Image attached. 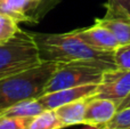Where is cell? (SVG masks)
Listing matches in <instances>:
<instances>
[{"instance_id":"obj_1","label":"cell","mask_w":130,"mask_h":129,"mask_svg":"<svg viewBox=\"0 0 130 129\" xmlns=\"http://www.w3.org/2000/svg\"><path fill=\"white\" fill-rule=\"evenodd\" d=\"M32 33V32H31ZM41 62L57 64H85L103 70L117 69L114 52H103L88 46L69 33H32Z\"/></svg>"},{"instance_id":"obj_2","label":"cell","mask_w":130,"mask_h":129,"mask_svg":"<svg viewBox=\"0 0 130 129\" xmlns=\"http://www.w3.org/2000/svg\"><path fill=\"white\" fill-rule=\"evenodd\" d=\"M58 68L57 63L41 62L33 68L0 79V112L20 102L45 94L48 80Z\"/></svg>"},{"instance_id":"obj_3","label":"cell","mask_w":130,"mask_h":129,"mask_svg":"<svg viewBox=\"0 0 130 129\" xmlns=\"http://www.w3.org/2000/svg\"><path fill=\"white\" fill-rule=\"evenodd\" d=\"M39 50L31 32L22 29L0 43V79L40 64Z\"/></svg>"},{"instance_id":"obj_4","label":"cell","mask_w":130,"mask_h":129,"mask_svg":"<svg viewBox=\"0 0 130 129\" xmlns=\"http://www.w3.org/2000/svg\"><path fill=\"white\" fill-rule=\"evenodd\" d=\"M105 70L85 64H58L45 88L46 93H53L61 89L99 84Z\"/></svg>"},{"instance_id":"obj_5","label":"cell","mask_w":130,"mask_h":129,"mask_svg":"<svg viewBox=\"0 0 130 129\" xmlns=\"http://www.w3.org/2000/svg\"><path fill=\"white\" fill-rule=\"evenodd\" d=\"M130 95V70L113 69L104 72L95 96L111 100L119 106Z\"/></svg>"},{"instance_id":"obj_6","label":"cell","mask_w":130,"mask_h":129,"mask_svg":"<svg viewBox=\"0 0 130 129\" xmlns=\"http://www.w3.org/2000/svg\"><path fill=\"white\" fill-rule=\"evenodd\" d=\"M99 84H89L83 86L61 89L53 93H46L38 97V101L45 110H55L64 104L81 100H87L95 96Z\"/></svg>"},{"instance_id":"obj_7","label":"cell","mask_w":130,"mask_h":129,"mask_svg":"<svg viewBox=\"0 0 130 129\" xmlns=\"http://www.w3.org/2000/svg\"><path fill=\"white\" fill-rule=\"evenodd\" d=\"M71 33L88 46L103 52H114L120 46L115 37L98 23L87 29L74 30L71 31Z\"/></svg>"},{"instance_id":"obj_8","label":"cell","mask_w":130,"mask_h":129,"mask_svg":"<svg viewBox=\"0 0 130 129\" xmlns=\"http://www.w3.org/2000/svg\"><path fill=\"white\" fill-rule=\"evenodd\" d=\"M118 112V105L113 101L106 98L90 97L86 107L83 125L86 126H105Z\"/></svg>"},{"instance_id":"obj_9","label":"cell","mask_w":130,"mask_h":129,"mask_svg":"<svg viewBox=\"0 0 130 129\" xmlns=\"http://www.w3.org/2000/svg\"><path fill=\"white\" fill-rule=\"evenodd\" d=\"M40 4L37 0H0V13L10 16L16 22H31L33 18L29 15L31 10Z\"/></svg>"},{"instance_id":"obj_10","label":"cell","mask_w":130,"mask_h":129,"mask_svg":"<svg viewBox=\"0 0 130 129\" xmlns=\"http://www.w3.org/2000/svg\"><path fill=\"white\" fill-rule=\"evenodd\" d=\"M96 23L106 27L115 37L120 46L130 43V20L128 18L106 13L103 18H97Z\"/></svg>"},{"instance_id":"obj_11","label":"cell","mask_w":130,"mask_h":129,"mask_svg":"<svg viewBox=\"0 0 130 129\" xmlns=\"http://www.w3.org/2000/svg\"><path fill=\"white\" fill-rule=\"evenodd\" d=\"M88 100L89 98L64 104L54 110L64 127H70L73 125H83Z\"/></svg>"},{"instance_id":"obj_12","label":"cell","mask_w":130,"mask_h":129,"mask_svg":"<svg viewBox=\"0 0 130 129\" xmlns=\"http://www.w3.org/2000/svg\"><path fill=\"white\" fill-rule=\"evenodd\" d=\"M45 111L38 98L26 100L20 102L8 109L0 112L1 117H15V118H33Z\"/></svg>"},{"instance_id":"obj_13","label":"cell","mask_w":130,"mask_h":129,"mask_svg":"<svg viewBox=\"0 0 130 129\" xmlns=\"http://www.w3.org/2000/svg\"><path fill=\"white\" fill-rule=\"evenodd\" d=\"M65 128L54 110H45L40 114L33 117L27 129H63Z\"/></svg>"},{"instance_id":"obj_14","label":"cell","mask_w":130,"mask_h":129,"mask_svg":"<svg viewBox=\"0 0 130 129\" xmlns=\"http://www.w3.org/2000/svg\"><path fill=\"white\" fill-rule=\"evenodd\" d=\"M18 22L10 16L0 13V43L6 42L18 32Z\"/></svg>"},{"instance_id":"obj_15","label":"cell","mask_w":130,"mask_h":129,"mask_svg":"<svg viewBox=\"0 0 130 129\" xmlns=\"http://www.w3.org/2000/svg\"><path fill=\"white\" fill-rule=\"evenodd\" d=\"M107 129H124L130 127V106L119 110L105 125Z\"/></svg>"},{"instance_id":"obj_16","label":"cell","mask_w":130,"mask_h":129,"mask_svg":"<svg viewBox=\"0 0 130 129\" xmlns=\"http://www.w3.org/2000/svg\"><path fill=\"white\" fill-rule=\"evenodd\" d=\"M106 13L115 14L130 20V0H107L105 5Z\"/></svg>"},{"instance_id":"obj_17","label":"cell","mask_w":130,"mask_h":129,"mask_svg":"<svg viewBox=\"0 0 130 129\" xmlns=\"http://www.w3.org/2000/svg\"><path fill=\"white\" fill-rule=\"evenodd\" d=\"M114 63L117 69L130 70V43L119 46L114 50Z\"/></svg>"},{"instance_id":"obj_18","label":"cell","mask_w":130,"mask_h":129,"mask_svg":"<svg viewBox=\"0 0 130 129\" xmlns=\"http://www.w3.org/2000/svg\"><path fill=\"white\" fill-rule=\"evenodd\" d=\"M32 118H15V117H1L0 129H27Z\"/></svg>"},{"instance_id":"obj_19","label":"cell","mask_w":130,"mask_h":129,"mask_svg":"<svg viewBox=\"0 0 130 129\" xmlns=\"http://www.w3.org/2000/svg\"><path fill=\"white\" fill-rule=\"evenodd\" d=\"M128 106H130V95L119 105V106H118V111H119V110H122V109H126V107H128Z\"/></svg>"},{"instance_id":"obj_20","label":"cell","mask_w":130,"mask_h":129,"mask_svg":"<svg viewBox=\"0 0 130 129\" xmlns=\"http://www.w3.org/2000/svg\"><path fill=\"white\" fill-rule=\"evenodd\" d=\"M86 129H107L105 126H98V127H94V126H88V128Z\"/></svg>"},{"instance_id":"obj_21","label":"cell","mask_w":130,"mask_h":129,"mask_svg":"<svg viewBox=\"0 0 130 129\" xmlns=\"http://www.w3.org/2000/svg\"><path fill=\"white\" fill-rule=\"evenodd\" d=\"M37 1H39V2H41V1H42V0H37Z\"/></svg>"},{"instance_id":"obj_22","label":"cell","mask_w":130,"mask_h":129,"mask_svg":"<svg viewBox=\"0 0 130 129\" xmlns=\"http://www.w3.org/2000/svg\"><path fill=\"white\" fill-rule=\"evenodd\" d=\"M124 129H130V127H129V128H124Z\"/></svg>"},{"instance_id":"obj_23","label":"cell","mask_w":130,"mask_h":129,"mask_svg":"<svg viewBox=\"0 0 130 129\" xmlns=\"http://www.w3.org/2000/svg\"><path fill=\"white\" fill-rule=\"evenodd\" d=\"M0 118H1V116H0Z\"/></svg>"}]
</instances>
